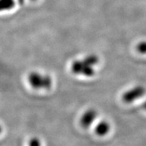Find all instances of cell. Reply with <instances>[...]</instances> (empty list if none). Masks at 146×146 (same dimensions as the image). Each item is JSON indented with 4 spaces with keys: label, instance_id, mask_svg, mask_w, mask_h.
I'll return each mask as SVG.
<instances>
[{
    "label": "cell",
    "instance_id": "cell-9",
    "mask_svg": "<svg viewBox=\"0 0 146 146\" xmlns=\"http://www.w3.org/2000/svg\"><path fill=\"white\" fill-rule=\"evenodd\" d=\"M143 108L146 110V101L143 104Z\"/></svg>",
    "mask_w": 146,
    "mask_h": 146
},
{
    "label": "cell",
    "instance_id": "cell-2",
    "mask_svg": "<svg viewBox=\"0 0 146 146\" xmlns=\"http://www.w3.org/2000/svg\"><path fill=\"white\" fill-rule=\"evenodd\" d=\"M27 79L30 85L35 89L48 90L51 87L52 84L51 77L36 72H31Z\"/></svg>",
    "mask_w": 146,
    "mask_h": 146
},
{
    "label": "cell",
    "instance_id": "cell-4",
    "mask_svg": "<svg viewBox=\"0 0 146 146\" xmlns=\"http://www.w3.org/2000/svg\"><path fill=\"white\" fill-rule=\"evenodd\" d=\"M97 117V112L93 109H89L82 115L80 123L84 128H88Z\"/></svg>",
    "mask_w": 146,
    "mask_h": 146
},
{
    "label": "cell",
    "instance_id": "cell-7",
    "mask_svg": "<svg viewBox=\"0 0 146 146\" xmlns=\"http://www.w3.org/2000/svg\"><path fill=\"white\" fill-rule=\"evenodd\" d=\"M138 51L141 54H146V42H140L136 47Z\"/></svg>",
    "mask_w": 146,
    "mask_h": 146
},
{
    "label": "cell",
    "instance_id": "cell-1",
    "mask_svg": "<svg viewBox=\"0 0 146 146\" xmlns=\"http://www.w3.org/2000/svg\"><path fill=\"white\" fill-rule=\"evenodd\" d=\"M98 62L99 58L96 55L90 54L83 58V60L73 62L71 66V70L74 74L91 77L94 74V66L97 65Z\"/></svg>",
    "mask_w": 146,
    "mask_h": 146
},
{
    "label": "cell",
    "instance_id": "cell-6",
    "mask_svg": "<svg viewBox=\"0 0 146 146\" xmlns=\"http://www.w3.org/2000/svg\"><path fill=\"white\" fill-rule=\"evenodd\" d=\"M15 6V0H0V10L9 11Z\"/></svg>",
    "mask_w": 146,
    "mask_h": 146
},
{
    "label": "cell",
    "instance_id": "cell-3",
    "mask_svg": "<svg viewBox=\"0 0 146 146\" xmlns=\"http://www.w3.org/2000/svg\"><path fill=\"white\" fill-rule=\"evenodd\" d=\"M145 90L142 86H136L122 95V100L125 103H131L139 99L145 94Z\"/></svg>",
    "mask_w": 146,
    "mask_h": 146
},
{
    "label": "cell",
    "instance_id": "cell-8",
    "mask_svg": "<svg viewBox=\"0 0 146 146\" xmlns=\"http://www.w3.org/2000/svg\"><path fill=\"white\" fill-rule=\"evenodd\" d=\"M29 145H33V146H37L40 145V141L38 139L34 138L33 139H31L29 141Z\"/></svg>",
    "mask_w": 146,
    "mask_h": 146
},
{
    "label": "cell",
    "instance_id": "cell-5",
    "mask_svg": "<svg viewBox=\"0 0 146 146\" xmlns=\"http://www.w3.org/2000/svg\"><path fill=\"white\" fill-rule=\"evenodd\" d=\"M110 126L107 121H102L96 125L95 127V132L99 136L106 135L110 130Z\"/></svg>",
    "mask_w": 146,
    "mask_h": 146
}]
</instances>
